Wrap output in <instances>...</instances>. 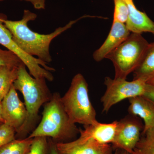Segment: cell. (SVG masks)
Segmentation results:
<instances>
[{"mask_svg":"<svg viewBox=\"0 0 154 154\" xmlns=\"http://www.w3.org/2000/svg\"><path fill=\"white\" fill-rule=\"evenodd\" d=\"M131 32L125 24L113 21L110 32L101 47L95 51L93 58L96 62H100L113 50L126 40Z\"/></svg>","mask_w":154,"mask_h":154,"instance_id":"11","label":"cell"},{"mask_svg":"<svg viewBox=\"0 0 154 154\" xmlns=\"http://www.w3.org/2000/svg\"><path fill=\"white\" fill-rule=\"evenodd\" d=\"M59 154H113L110 144L99 143L94 140L79 138L67 142H56Z\"/></svg>","mask_w":154,"mask_h":154,"instance_id":"10","label":"cell"},{"mask_svg":"<svg viewBox=\"0 0 154 154\" xmlns=\"http://www.w3.org/2000/svg\"><path fill=\"white\" fill-rule=\"evenodd\" d=\"M19 67L3 66L0 68V102L17 79Z\"/></svg>","mask_w":154,"mask_h":154,"instance_id":"16","label":"cell"},{"mask_svg":"<svg viewBox=\"0 0 154 154\" xmlns=\"http://www.w3.org/2000/svg\"><path fill=\"white\" fill-rule=\"evenodd\" d=\"M120 150L116 149L115 150V152L113 154H120Z\"/></svg>","mask_w":154,"mask_h":154,"instance_id":"29","label":"cell"},{"mask_svg":"<svg viewBox=\"0 0 154 154\" xmlns=\"http://www.w3.org/2000/svg\"><path fill=\"white\" fill-rule=\"evenodd\" d=\"M120 154H130L128 152L122 150H120Z\"/></svg>","mask_w":154,"mask_h":154,"instance_id":"28","label":"cell"},{"mask_svg":"<svg viewBox=\"0 0 154 154\" xmlns=\"http://www.w3.org/2000/svg\"><path fill=\"white\" fill-rule=\"evenodd\" d=\"M128 112L130 115L137 116L143 120L141 134L154 128V103L143 96L129 99Z\"/></svg>","mask_w":154,"mask_h":154,"instance_id":"13","label":"cell"},{"mask_svg":"<svg viewBox=\"0 0 154 154\" xmlns=\"http://www.w3.org/2000/svg\"><path fill=\"white\" fill-rule=\"evenodd\" d=\"M143 96L154 103V85L146 83Z\"/></svg>","mask_w":154,"mask_h":154,"instance_id":"23","label":"cell"},{"mask_svg":"<svg viewBox=\"0 0 154 154\" xmlns=\"http://www.w3.org/2000/svg\"><path fill=\"white\" fill-rule=\"evenodd\" d=\"M90 17L85 15L75 20H72L65 26L59 27L52 33L48 34L36 33L29 28L28 22L35 20L37 15L29 10L24 11L23 17L19 21L4 19L3 22L11 32L13 40L22 51L28 55L37 57L38 59L47 63L52 61L49 47L53 39L72 28L78 21Z\"/></svg>","mask_w":154,"mask_h":154,"instance_id":"1","label":"cell"},{"mask_svg":"<svg viewBox=\"0 0 154 154\" xmlns=\"http://www.w3.org/2000/svg\"><path fill=\"white\" fill-rule=\"evenodd\" d=\"M118 121L110 123H102L97 121L93 124L84 126L79 129L80 138L92 140L99 143L110 144L115 138Z\"/></svg>","mask_w":154,"mask_h":154,"instance_id":"12","label":"cell"},{"mask_svg":"<svg viewBox=\"0 0 154 154\" xmlns=\"http://www.w3.org/2000/svg\"><path fill=\"white\" fill-rule=\"evenodd\" d=\"M45 80V78L36 79L31 76L26 70L25 64L19 67L17 79L13 85L23 95L27 115L25 123L16 132L17 139H23L33 131L38 119L40 107L52 97Z\"/></svg>","mask_w":154,"mask_h":154,"instance_id":"2","label":"cell"},{"mask_svg":"<svg viewBox=\"0 0 154 154\" xmlns=\"http://www.w3.org/2000/svg\"><path fill=\"white\" fill-rule=\"evenodd\" d=\"M41 122L28 137H45L55 142H67L76 137L79 129L70 120L58 93L44 105Z\"/></svg>","mask_w":154,"mask_h":154,"instance_id":"3","label":"cell"},{"mask_svg":"<svg viewBox=\"0 0 154 154\" xmlns=\"http://www.w3.org/2000/svg\"><path fill=\"white\" fill-rule=\"evenodd\" d=\"M16 131L14 128L0 122V148L16 139Z\"/></svg>","mask_w":154,"mask_h":154,"instance_id":"22","label":"cell"},{"mask_svg":"<svg viewBox=\"0 0 154 154\" xmlns=\"http://www.w3.org/2000/svg\"><path fill=\"white\" fill-rule=\"evenodd\" d=\"M4 1V0H0V1Z\"/></svg>","mask_w":154,"mask_h":154,"instance_id":"30","label":"cell"},{"mask_svg":"<svg viewBox=\"0 0 154 154\" xmlns=\"http://www.w3.org/2000/svg\"><path fill=\"white\" fill-rule=\"evenodd\" d=\"M33 138L14 139L0 148V154H28Z\"/></svg>","mask_w":154,"mask_h":154,"instance_id":"17","label":"cell"},{"mask_svg":"<svg viewBox=\"0 0 154 154\" xmlns=\"http://www.w3.org/2000/svg\"><path fill=\"white\" fill-rule=\"evenodd\" d=\"M23 63L14 52L0 48V68L3 66L19 67Z\"/></svg>","mask_w":154,"mask_h":154,"instance_id":"20","label":"cell"},{"mask_svg":"<svg viewBox=\"0 0 154 154\" xmlns=\"http://www.w3.org/2000/svg\"><path fill=\"white\" fill-rule=\"evenodd\" d=\"M3 17H0V44L14 52L27 67L29 73L36 79L45 78L52 82L54 77L50 71H54L53 68L38 58L28 55L24 52L13 40L12 34L3 22Z\"/></svg>","mask_w":154,"mask_h":154,"instance_id":"7","label":"cell"},{"mask_svg":"<svg viewBox=\"0 0 154 154\" xmlns=\"http://www.w3.org/2000/svg\"><path fill=\"white\" fill-rule=\"evenodd\" d=\"M131 154H154V128L141 134Z\"/></svg>","mask_w":154,"mask_h":154,"instance_id":"18","label":"cell"},{"mask_svg":"<svg viewBox=\"0 0 154 154\" xmlns=\"http://www.w3.org/2000/svg\"><path fill=\"white\" fill-rule=\"evenodd\" d=\"M133 73V80L146 82L154 77V42L149 43L140 64Z\"/></svg>","mask_w":154,"mask_h":154,"instance_id":"15","label":"cell"},{"mask_svg":"<svg viewBox=\"0 0 154 154\" xmlns=\"http://www.w3.org/2000/svg\"><path fill=\"white\" fill-rule=\"evenodd\" d=\"M50 154H59L56 146V142L52 139L48 138Z\"/></svg>","mask_w":154,"mask_h":154,"instance_id":"25","label":"cell"},{"mask_svg":"<svg viewBox=\"0 0 154 154\" xmlns=\"http://www.w3.org/2000/svg\"><path fill=\"white\" fill-rule=\"evenodd\" d=\"M114 4L113 21L126 24L128 19L129 12L125 0H113Z\"/></svg>","mask_w":154,"mask_h":154,"instance_id":"19","label":"cell"},{"mask_svg":"<svg viewBox=\"0 0 154 154\" xmlns=\"http://www.w3.org/2000/svg\"><path fill=\"white\" fill-rule=\"evenodd\" d=\"M0 122L4 123V119H3L2 117V102H0Z\"/></svg>","mask_w":154,"mask_h":154,"instance_id":"26","label":"cell"},{"mask_svg":"<svg viewBox=\"0 0 154 154\" xmlns=\"http://www.w3.org/2000/svg\"><path fill=\"white\" fill-rule=\"evenodd\" d=\"M128 8L129 15L126 24L131 33L148 32L154 36V22L144 12L138 10L133 0H125Z\"/></svg>","mask_w":154,"mask_h":154,"instance_id":"14","label":"cell"},{"mask_svg":"<svg viewBox=\"0 0 154 154\" xmlns=\"http://www.w3.org/2000/svg\"><path fill=\"white\" fill-rule=\"evenodd\" d=\"M61 101L70 120L74 124L85 126L97 121L96 110L89 97L88 83L81 74L75 75L69 90L61 97Z\"/></svg>","mask_w":154,"mask_h":154,"instance_id":"4","label":"cell"},{"mask_svg":"<svg viewBox=\"0 0 154 154\" xmlns=\"http://www.w3.org/2000/svg\"><path fill=\"white\" fill-rule=\"evenodd\" d=\"M143 129L140 119L134 116L129 114L118 121L115 138L111 144L113 149L122 150L131 154Z\"/></svg>","mask_w":154,"mask_h":154,"instance_id":"8","label":"cell"},{"mask_svg":"<svg viewBox=\"0 0 154 154\" xmlns=\"http://www.w3.org/2000/svg\"><path fill=\"white\" fill-rule=\"evenodd\" d=\"M146 83L140 79L129 82L126 79L106 77L104 82L106 91L101 99L102 112L107 113L113 106L125 99L143 96Z\"/></svg>","mask_w":154,"mask_h":154,"instance_id":"6","label":"cell"},{"mask_svg":"<svg viewBox=\"0 0 154 154\" xmlns=\"http://www.w3.org/2000/svg\"><path fill=\"white\" fill-rule=\"evenodd\" d=\"M25 1L31 3L33 7L37 10H43L45 9V0H19Z\"/></svg>","mask_w":154,"mask_h":154,"instance_id":"24","label":"cell"},{"mask_svg":"<svg viewBox=\"0 0 154 154\" xmlns=\"http://www.w3.org/2000/svg\"><path fill=\"white\" fill-rule=\"evenodd\" d=\"M2 104L4 123L14 128L17 132L25 123L27 112L25 104L19 99L14 85L3 99Z\"/></svg>","mask_w":154,"mask_h":154,"instance_id":"9","label":"cell"},{"mask_svg":"<svg viewBox=\"0 0 154 154\" xmlns=\"http://www.w3.org/2000/svg\"><path fill=\"white\" fill-rule=\"evenodd\" d=\"M149 45L142 34L131 33L126 40L108 54L105 58L113 64L114 79H126L140 64Z\"/></svg>","mask_w":154,"mask_h":154,"instance_id":"5","label":"cell"},{"mask_svg":"<svg viewBox=\"0 0 154 154\" xmlns=\"http://www.w3.org/2000/svg\"><path fill=\"white\" fill-rule=\"evenodd\" d=\"M147 84H150V85H154V77L153 78H152V79L149 80V81H148L146 82Z\"/></svg>","mask_w":154,"mask_h":154,"instance_id":"27","label":"cell"},{"mask_svg":"<svg viewBox=\"0 0 154 154\" xmlns=\"http://www.w3.org/2000/svg\"><path fill=\"white\" fill-rule=\"evenodd\" d=\"M28 154H50L48 138L45 137L33 138V143Z\"/></svg>","mask_w":154,"mask_h":154,"instance_id":"21","label":"cell"}]
</instances>
